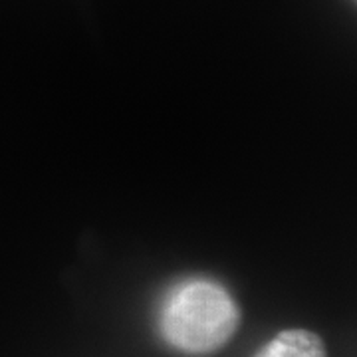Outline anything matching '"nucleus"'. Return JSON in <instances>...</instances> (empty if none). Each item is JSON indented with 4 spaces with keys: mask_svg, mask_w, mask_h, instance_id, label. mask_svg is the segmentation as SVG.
Segmentation results:
<instances>
[{
    "mask_svg": "<svg viewBox=\"0 0 357 357\" xmlns=\"http://www.w3.org/2000/svg\"><path fill=\"white\" fill-rule=\"evenodd\" d=\"M238 324L241 312L232 296L208 280L185 282L173 290L159 318L167 344L195 357L222 349L236 333Z\"/></svg>",
    "mask_w": 357,
    "mask_h": 357,
    "instance_id": "f257e3e1",
    "label": "nucleus"
},
{
    "mask_svg": "<svg viewBox=\"0 0 357 357\" xmlns=\"http://www.w3.org/2000/svg\"><path fill=\"white\" fill-rule=\"evenodd\" d=\"M255 357H328V349L318 333L310 330H284Z\"/></svg>",
    "mask_w": 357,
    "mask_h": 357,
    "instance_id": "f03ea898",
    "label": "nucleus"
}]
</instances>
